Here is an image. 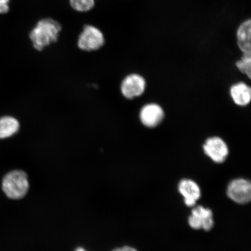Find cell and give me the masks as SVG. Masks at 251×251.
<instances>
[{"label":"cell","mask_w":251,"mask_h":251,"mask_svg":"<svg viewBox=\"0 0 251 251\" xmlns=\"http://www.w3.org/2000/svg\"><path fill=\"white\" fill-rule=\"evenodd\" d=\"M61 29V25L51 18L39 21L30 33L34 48L41 51L51 43H55Z\"/></svg>","instance_id":"obj_1"},{"label":"cell","mask_w":251,"mask_h":251,"mask_svg":"<svg viewBox=\"0 0 251 251\" xmlns=\"http://www.w3.org/2000/svg\"><path fill=\"white\" fill-rule=\"evenodd\" d=\"M2 190L9 199L20 200L23 199L29 190V184L27 176L22 171L9 172L3 178Z\"/></svg>","instance_id":"obj_2"},{"label":"cell","mask_w":251,"mask_h":251,"mask_svg":"<svg viewBox=\"0 0 251 251\" xmlns=\"http://www.w3.org/2000/svg\"><path fill=\"white\" fill-rule=\"evenodd\" d=\"M104 43V37L98 28L86 25L78 37L77 44L81 50L92 51L101 48Z\"/></svg>","instance_id":"obj_3"},{"label":"cell","mask_w":251,"mask_h":251,"mask_svg":"<svg viewBox=\"0 0 251 251\" xmlns=\"http://www.w3.org/2000/svg\"><path fill=\"white\" fill-rule=\"evenodd\" d=\"M227 196L233 201L239 204H246L251 199V184L245 178H236L229 183L227 190Z\"/></svg>","instance_id":"obj_4"},{"label":"cell","mask_w":251,"mask_h":251,"mask_svg":"<svg viewBox=\"0 0 251 251\" xmlns=\"http://www.w3.org/2000/svg\"><path fill=\"white\" fill-rule=\"evenodd\" d=\"M188 221L190 226L195 230L202 228L204 230L209 231L214 225L211 210L202 206H197L192 210Z\"/></svg>","instance_id":"obj_5"},{"label":"cell","mask_w":251,"mask_h":251,"mask_svg":"<svg viewBox=\"0 0 251 251\" xmlns=\"http://www.w3.org/2000/svg\"><path fill=\"white\" fill-rule=\"evenodd\" d=\"M203 150L205 154L217 164L224 162L228 155V148L226 143L218 137L207 139L203 146Z\"/></svg>","instance_id":"obj_6"},{"label":"cell","mask_w":251,"mask_h":251,"mask_svg":"<svg viewBox=\"0 0 251 251\" xmlns=\"http://www.w3.org/2000/svg\"><path fill=\"white\" fill-rule=\"evenodd\" d=\"M146 86V80L142 76L132 74L128 75L122 81L121 92L126 98L132 99L143 94Z\"/></svg>","instance_id":"obj_7"},{"label":"cell","mask_w":251,"mask_h":251,"mask_svg":"<svg viewBox=\"0 0 251 251\" xmlns=\"http://www.w3.org/2000/svg\"><path fill=\"white\" fill-rule=\"evenodd\" d=\"M164 118V110L156 103H150L141 109L140 118L142 124L148 127L158 126Z\"/></svg>","instance_id":"obj_8"},{"label":"cell","mask_w":251,"mask_h":251,"mask_svg":"<svg viewBox=\"0 0 251 251\" xmlns=\"http://www.w3.org/2000/svg\"><path fill=\"white\" fill-rule=\"evenodd\" d=\"M178 190L184 198L185 205L189 207L195 205L201 196L199 185L191 179L181 180L178 183Z\"/></svg>","instance_id":"obj_9"},{"label":"cell","mask_w":251,"mask_h":251,"mask_svg":"<svg viewBox=\"0 0 251 251\" xmlns=\"http://www.w3.org/2000/svg\"><path fill=\"white\" fill-rule=\"evenodd\" d=\"M230 94L235 103L239 106H246L251 100V88L244 83H238L232 86Z\"/></svg>","instance_id":"obj_10"},{"label":"cell","mask_w":251,"mask_h":251,"mask_svg":"<svg viewBox=\"0 0 251 251\" xmlns=\"http://www.w3.org/2000/svg\"><path fill=\"white\" fill-rule=\"evenodd\" d=\"M251 20L245 22L237 31L238 46L244 54H251Z\"/></svg>","instance_id":"obj_11"},{"label":"cell","mask_w":251,"mask_h":251,"mask_svg":"<svg viewBox=\"0 0 251 251\" xmlns=\"http://www.w3.org/2000/svg\"><path fill=\"white\" fill-rule=\"evenodd\" d=\"M20 128V124L15 118L4 117L0 118V139L13 136Z\"/></svg>","instance_id":"obj_12"},{"label":"cell","mask_w":251,"mask_h":251,"mask_svg":"<svg viewBox=\"0 0 251 251\" xmlns=\"http://www.w3.org/2000/svg\"><path fill=\"white\" fill-rule=\"evenodd\" d=\"M72 8L78 12H87L92 9L95 1L94 0H70Z\"/></svg>","instance_id":"obj_13"},{"label":"cell","mask_w":251,"mask_h":251,"mask_svg":"<svg viewBox=\"0 0 251 251\" xmlns=\"http://www.w3.org/2000/svg\"><path fill=\"white\" fill-rule=\"evenodd\" d=\"M238 70L242 73L246 74L250 78L251 75V55L244 54L242 58L236 62Z\"/></svg>","instance_id":"obj_14"},{"label":"cell","mask_w":251,"mask_h":251,"mask_svg":"<svg viewBox=\"0 0 251 251\" xmlns=\"http://www.w3.org/2000/svg\"><path fill=\"white\" fill-rule=\"evenodd\" d=\"M9 1L10 0H0V14L8 13L9 10Z\"/></svg>","instance_id":"obj_15"},{"label":"cell","mask_w":251,"mask_h":251,"mask_svg":"<svg viewBox=\"0 0 251 251\" xmlns=\"http://www.w3.org/2000/svg\"><path fill=\"white\" fill-rule=\"evenodd\" d=\"M112 251H137V250L135 249L134 248L126 246L120 248V249H115Z\"/></svg>","instance_id":"obj_16"},{"label":"cell","mask_w":251,"mask_h":251,"mask_svg":"<svg viewBox=\"0 0 251 251\" xmlns=\"http://www.w3.org/2000/svg\"><path fill=\"white\" fill-rule=\"evenodd\" d=\"M86 251L85 250L82 249V248H78L76 251Z\"/></svg>","instance_id":"obj_17"}]
</instances>
